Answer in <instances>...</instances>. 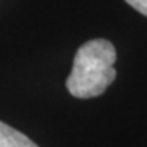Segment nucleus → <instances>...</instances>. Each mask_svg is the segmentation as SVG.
I'll return each mask as SVG.
<instances>
[{
  "label": "nucleus",
  "mask_w": 147,
  "mask_h": 147,
  "mask_svg": "<svg viewBox=\"0 0 147 147\" xmlns=\"http://www.w3.org/2000/svg\"><path fill=\"white\" fill-rule=\"evenodd\" d=\"M116 49L108 39H92L77 49L72 70L65 80L75 98H95L116 79Z\"/></svg>",
  "instance_id": "nucleus-1"
},
{
  "label": "nucleus",
  "mask_w": 147,
  "mask_h": 147,
  "mask_svg": "<svg viewBox=\"0 0 147 147\" xmlns=\"http://www.w3.org/2000/svg\"><path fill=\"white\" fill-rule=\"evenodd\" d=\"M0 147H38L23 132L0 121Z\"/></svg>",
  "instance_id": "nucleus-2"
},
{
  "label": "nucleus",
  "mask_w": 147,
  "mask_h": 147,
  "mask_svg": "<svg viewBox=\"0 0 147 147\" xmlns=\"http://www.w3.org/2000/svg\"><path fill=\"white\" fill-rule=\"evenodd\" d=\"M126 2L134 8V10H137L139 13L147 16V0H126Z\"/></svg>",
  "instance_id": "nucleus-3"
}]
</instances>
